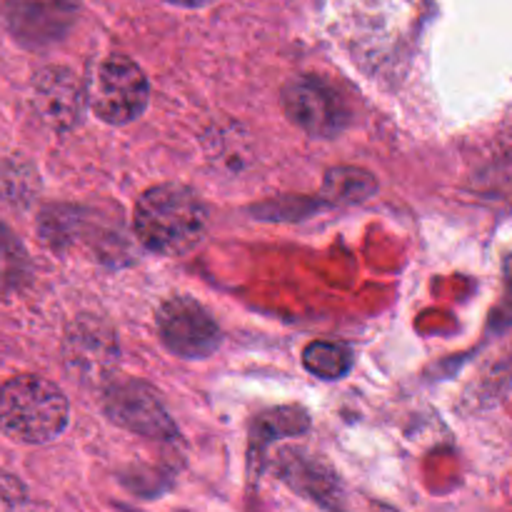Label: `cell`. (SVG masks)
<instances>
[{
  "mask_svg": "<svg viewBox=\"0 0 512 512\" xmlns=\"http://www.w3.org/2000/svg\"><path fill=\"white\" fill-rule=\"evenodd\" d=\"M140 243L158 255H183L208 233V210L190 188L163 183L140 195L133 213Z\"/></svg>",
  "mask_w": 512,
  "mask_h": 512,
  "instance_id": "obj_1",
  "label": "cell"
},
{
  "mask_svg": "<svg viewBox=\"0 0 512 512\" xmlns=\"http://www.w3.org/2000/svg\"><path fill=\"white\" fill-rule=\"evenodd\" d=\"M68 425L63 390L38 375H18L0 388V430L15 443L43 445Z\"/></svg>",
  "mask_w": 512,
  "mask_h": 512,
  "instance_id": "obj_2",
  "label": "cell"
},
{
  "mask_svg": "<svg viewBox=\"0 0 512 512\" xmlns=\"http://www.w3.org/2000/svg\"><path fill=\"white\" fill-rule=\"evenodd\" d=\"M148 95L150 85L140 65L118 53L100 60L85 90L93 113L110 125H125L140 118L148 105Z\"/></svg>",
  "mask_w": 512,
  "mask_h": 512,
  "instance_id": "obj_3",
  "label": "cell"
},
{
  "mask_svg": "<svg viewBox=\"0 0 512 512\" xmlns=\"http://www.w3.org/2000/svg\"><path fill=\"white\" fill-rule=\"evenodd\" d=\"M288 118L315 138H333L348 125V108L333 85L318 75H300L283 90Z\"/></svg>",
  "mask_w": 512,
  "mask_h": 512,
  "instance_id": "obj_4",
  "label": "cell"
},
{
  "mask_svg": "<svg viewBox=\"0 0 512 512\" xmlns=\"http://www.w3.org/2000/svg\"><path fill=\"white\" fill-rule=\"evenodd\" d=\"M158 333L165 348L180 358H208L220 345V328L193 298H173L160 308Z\"/></svg>",
  "mask_w": 512,
  "mask_h": 512,
  "instance_id": "obj_5",
  "label": "cell"
},
{
  "mask_svg": "<svg viewBox=\"0 0 512 512\" xmlns=\"http://www.w3.org/2000/svg\"><path fill=\"white\" fill-rule=\"evenodd\" d=\"M73 20L75 0H8L5 5V25L28 48L58 43Z\"/></svg>",
  "mask_w": 512,
  "mask_h": 512,
  "instance_id": "obj_6",
  "label": "cell"
},
{
  "mask_svg": "<svg viewBox=\"0 0 512 512\" xmlns=\"http://www.w3.org/2000/svg\"><path fill=\"white\" fill-rule=\"evenodd\" d=\"M105 410L115 423L133 433L153 435V438H173L175 435L173 420L160 405L155 390L143 383H135V380L115 385L105 398Z\"/></svg>",
  "mask_w": 512,
  "mask_h": 512,
  "instance_id": "obj_7",
  "label": "cell"
},
{
  "mask_svg": "<svg viewBox=\"0 0 512 512\" xmlns=\"http://www.w3.org/2000/svg\"><path fill=\"white\" fill-rule=\"evenodd\" d=\"M35 110L55 130L80 123L88 98L78 75L68 68H45L33 85Z\"/></svg>",
  "mask_w": 512,
  "mask_h": 512,
  "instance_id": "obj_8",
  "label": "cell"
},
{
  "mask_svg": "<svg viewBox=\"0 0 512 512\" xmlns=\"http://www.w3.org/2000/svg\"><path fill=\"white\" fill-rule=\"evenodd\" d=\"M303 365L308 368V373L315 375V378L335 380L343 378V375L348 373L350 365H353V353H350L348 345L343 343L318 340V343L305 348Z\"/></svg>",
  "mask_w": 512,
  "mask_h": 512,
  "instance_id": "obj_9",
  "label": "cell"
},
{
  "mask_svg": "<svg viewBox=\"0 0 512 512\" xmlns=\"http://www.w3.org/2000/svg\"><path fill=\"white\" fill-rule=\"evenodd\" d=\"M378 183L368 170L335 168L325 178V195L333 203H360L375 193Z\"/></svg>",
  "mask_w": 512,
  "mask_h": 512,
  "instance_id": "obj_10",
  "label": "cell"
},
{
  "mask_svg": "<svg viewBox=\"0 0 512 512\" xmlns=\"http://www.w3.org/2000/svg\"><path fill=\"white\" fill-rule=\"evenodd\" d=\"M25 503L28 498H25V488L20 485V480L8 473H0V510H15Z\"/></svg>",
  "mask_w": 512,
  "mask_h": 512,
  "instance_id": "obj_11",
  "label": "cell"
},
{
  "mask_svg": "<svg viewBox=\"0 0 512 512\" xmlns=\"http://www.w3.org/2000/svg\"><path fill=\"white\" fill-rule=\"evenodd\" d=\"M13 270V243L8 240L5 230L0 228V283L10 275Z\"/></svg>",
  "mask_w": 512,
  "mask_h": 512,
  "instance_id": "obj_12",
  "label": "cell"
},
{
  "mask_svg": "<svg viewBox=\"0 0 512 512\" xmlns=\"http://www.w3.org/2000/svg\"><path fill=\"white\" fill-rule=\"evenodd\" d=\"M168 3L180 5V8H203V5L213 3V0H168Z\"/></svg>",
  "mask_w": 512,
  "mask_h": 512,
  "instance_id": "obj_13",
  "label": "cell"
}]
</instances>
